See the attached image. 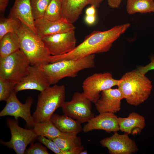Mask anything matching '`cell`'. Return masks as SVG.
Returning <instances> with one entry per match:
<instances>
[{"label": "cell", "instance_id": "18", "mask_svg": "<svg viewBox=\"0 0 154 154\" xmlns=\"http://www.w3.org/2000/svg\"><path fill=\"white\" fill-rule=\"evenodd\" d=\"M8 17L19 19L37 34L30 0H15Z\"/></svg>", "mask_w": 154, "mask_h": 154}, {"label": "cell", "instance_id": "21", "mask_svg": "<svg viewBox=\"0 0 154 154\" xmlns=\"http://www.w3.org/2000/svg\"><path fill=\"white\" fill-rule=\"evenodd\" d=\"M118 123L119 130L128 134L134 128L142 129L146 125L144 117L134 112L130 113L127 117H118Z\"/></svg>", "mask_w": 154, "mask_h": 154}, {"label": "cell", "instance_id": "26", "mask_svg": "<svg viewBox=\"0 0 154 154\" xmlns=\"http://www.w3.org/2000/svg\"><path fill=\"white\" fill-rule=\"evenodd\" d=\"M63 0H51L44 17L51 21H56L62 17Z\"/></svg>", "mask_w": 154, "mask_h": 154}, {"label": "cell", "instance_id": "11", "mask_svg": "<svg viewBox=\"0 0 154 154\" xmlns=\"http://www.w3.org/2000/svg\"><path fill=\"white\" fill-rule=\"evenodd\" d=\"M42 39L52 56L69 53L76 46V39L74 30L50 35Z\"/></svg>", "mask_w": 154, "mask_h": 154}, {"label": "cell", "instance_id": "9", "mask_svg": "<svg viewBox=\"0 0 154 154\" xmlns=\"http://www.w3.org/2000/svg\"><path fill=\"white\" fill-rule=\"evenodd\" d=\"M92 103L83 92H76L70 101L64 102L62 110L64 114L81 123L87 122L95 116L92 111Z\"/></svg>", "mask_w": 154, "mask_h": 154}, {"label": "cell", "instance_id": "28", "mask_svg": "<svg viewBox=\"0 0 154 154\" xmlns=\"http://www.w3.org/2000/svg\"><path fill=\"white\" fill-rule=\"evenodd\" d=\"M16 84L0 77V101L7 100Z\"/></svg>", "mask_w": 154, "mask_h": 154}, {"label": "cell", "instance_id": "36", "mask_svg": "<svg viewBox=\"0 0 154 154\" xmlns=\"http://www.w3.org/2000/svg\"><path fill=\"white\" fill-rule=\"evenodd\" d=\"M88 154V152L86 150H84L82 151H81L80 154Z\"/></svg>", "mask_w": 154, "mask_h": 154}, {"label": "cell", "instance_id": "19", "mask_svg": "<svg viewBox=\"0 0 154 154\" xmlns=\"http://www.w3.org/2000/svg\"><path fill=\"white\" fill-rule=\"evenodd\" d=\"M52 140L61 149L68 154H80L84 149L80 137L76 134L63 132Z\"/></svg>", "mask_w": 154, "mask_h": 154}, {"label": "cell", "instance_id": "16", "mask_svg": "<svg viewBox=\"0 0 154 154\" xmlns=\"http://www.w3.org/2000/svg\"><path fill=\"white\" fill-rule=\"evenodd\" d=\"M122 99L121 93L118 88H110L101 92L100 98L95 104L99 113L107 112L115 113L120 110Z\"/></svg>", "mask_w": 154, "mask_h": 154}, {"label": "cell", "instance_id": "2", "mask_svg": "<svg viewBox=\"0 0 154 154\" xmlns=\"http://www.w3.org/2000/svg\"><path fill=\"white\" fill-rule=\"evenodd\" d=\"M119 80L118 88L129 104L139 105L146 100L151 94V81L136 69L126 73Z\"/></svg>", "mask_w": 154, "mask_h": 154}, {"label": "cell", "instance_id": "6", "mask_svg": "<svg viewBox=\"0 0 154 154\" xmlns=\"http://www.w3.org/2000/svg\"><path fill=\"white\" fill-rule=\"evenodd\" d=\"M31 65L27 56L19 49L0 57V77L16 84L26 75Z\"/></svg>", "mask_w": 154, "mask_h": 154}, {"label": "cell", "instance_id": "29", "mask_svg": "<svg viewBox=\"0 0 154 154\" xmlns=\"http://www.w3.org/2000/svg\"><path fill=\"white\" fill-rule=\"evenodd\" d=\"M37 140L56 154H68L61 149L52 140L43 136H38Z\"/></svg>", "mask_w": 154, "mask_h": 154}, {"label": "cell", "instance_id": "17", "mask_svg": "<svg viewBox=\"0 0 154 154\" xmlns=\"http://www.w3.org/2000/svg\"><path fill=\"white\" fill-rule=\"evenodd\" d=\"M104 0H63L62 17L73 23L79 18L82 10L88 5L99 7Z\"/></svg>", "mask_w": 154, "mask_h": 154}, {"label": "cell", "instance_id": "5", "mask_svg": "<svg viewBox=\"0 0 154 154\" xmlns=\"http://www.w3.org/2000/svg\"><path fill=\"white\" fill-rule=\"evenodd\" d=\"M66 90L63 85L54 84L40 92L32 116L35 123L50 120L55 111L65 102Z\"/></svg>", "mask_w": 154, "mask_h": 154}, {"label": "cell", "instance_id": "3", "mask_svg": "<svg viewBox=\"0 0 154 154\" xmlns=\"http://www.w3.org/2000/svg\"><path fill=\"white\" fill-rule=\"evenodd\" d=\"M20 49L29 60L31 65L39 67L49 62L51 54L42 39L22 23L17 31Z\"/></svg>", "mask_w": 154, "mask_h": 154}, {"label": "cell", "instance_id": "15", "mask_svg": "<svg viewBox=\"0 0 154 154\" xmlns=\"http://www.w3.org/2000/svg\"><path fill=\"white\" fill-rule=\"evenodd\" d=\"M94 130H103L107 133L118 131L119 130L118 117L112 113H99L83 126L82 131L86 133Z\"/></svg>", "mask_w": 154, "mask_h": 154}, {"label": "cell", "instance_id": "10", "mask_svg": "<svg viewBox=\"0 0 154 154\" xmlns=\"http://www.w3.org/2000/svg\"><path fill=\"white\" fill-rule=\"evenodd\" d=\"M33 102V98L30 96L27 98L25 104L22 103L13 91L6 101L5 106L0 112V116H10L16 119L22 118L28 127L33 128L35 123L31 114V109Z\"/></svg>", "mask_w": 154, "mask_h": 154}, {"label": "cell", "instance_id": "32", "mask_svg": "<svg viewBox=\"0 0 154 154\" xmlns=\"http://www.w3.org/2000/svg\"><path fill=\"white\" fill-rule=\"evenodd\" d=\"M122 0H108V4L112 8H117L120 6Z\"/></svg>", "mask_w": 154, "mask_h": 154}, {"label": "cell", "instance_id": "14", "mask_svg": "<svg viewBox=\"0 0 154 154\" xmlns=\"http://www.w3.org/2000/svg\"><path fill=\"white\" fill-rule=\"evenodd\" d=\"M34 25L37 35L42 39L50 35L74 30L75 29L72 23L63 17L53 21L44 17L35 20Z\"/></svg>", "mask_w": 154, "mask_h": 154}, {"label": "cell", "instance_id": "31", "mask_svg": "<svg viewBox=\"0 0 154 154\" xmlns=\"http://www.w3.org/2000/svg\"><path fill=\"white\" fill-rule=\"evenodd\" d=\"M150 59L151 62L149 64L145 66H139L136 69L139 73L145 75L148 71L154 70V56H151Z\"/></svg>", "mask_w": 154, "mask_h": 154}, {"label": "cell", "instance_id": "34", "mask_svg": "<svg viewBox=\"0 0 154 154\" xmlns=\"http://www.w3.org/2000/svg\"><path fill=\"white\" fill-rule=\"evenodd\" d=\"M86 23L88 25H92L94 24L96 21L95 15H86L85 18Z\"/></svg>", "mask_w": 154, "mask_h": 154}, {"label": "cell", "instance_id": "12", "mask_svg": "<svg viewBox=\"0 0 154 154\" xmlns=\"http://www.w3.org/2000/svg\"><path fill=\"white\" fill-rule=\"evenodd\" d=\"M46 73L40 68L31 65L26 75L14 86L16 93L25 90H35L41 92L50 86Z\"/></svg>", "mask_w": 154, "mask_h": 154}, {"label": "cell", "instance_id": "1", "mask_svg": "<svg viewBox=\"0 0 154 154\" xmlns=\"http://www.w3.org/2000/svg\"><path fill=\"white\" fill-rule=\"evenodd\" d=\"M126 23L115 26L105 31H94L86 36L84 41L70 52L63 54L51 55L49 63L75 60L88 56L108 52L114 42L130 27Z\"/></svg>", "mask_w": 154, "mask_h": 154}, {"label": "cell", "instance_id": "33", "mask_svg": "<svg viewBox=\"0 0 154 154\" xmlns=\"http://www.w3.org/2000/svg\"><path fill=\"white\" fill-rule=\"evenodd\" d=\"M10 0H0V12L3 14L8 5Z\"/></svg>", "mask_w": 154, "mask_h": 154}, {"label": "cell", "instance_id": "35", "mask_svg": "<svg viewBox=\"0 0 154 154\" xmlns=\"http://www.w3.org/2000/svg\"><path fill=\"white\" fill-rule=\"evenodd\" d=\"M96 8L93 5L87 8L86 11V15H95Z\"/></svg>", "mask_w": 154, "mask_h": 154}, {"label": "cell", "instance_id": "27", "mask_svg": "<svg viewBox=\"0 0 154 154\" xmlns=\"http://www.w3.org/2000/svg\"><path fill=\"white\" fill-rule=\"evenodd\" d=\"M51 0H30L34 20L44 17Z\"/></svg>", "mask_w": 154, "mask_h": 154}, {"label": "cell", "instance_id": "20", "mask_svg": "<svg viewBox=\"0 0 154 154\" xmlns=\"http://www.w3.org/2000/svg\"><path fill=\"white\" fill-rule=\"evenodd\" d=\"M50 120L61 132L77 134L83 130L81 123L66 115L54 114Z\"/></svg>", "mask_w": 154, "mask_h": 154}, {"label": "cell", "instance_id": "23", "mask_svg": "<svg viewBox=\"0 0 154 154\" xmlns=\"http://www.w3.org/2000/svg\"><path fill=\"white\" fill-rule=\"evenodd\" d=\"M32 129L38 136H43L52 140L61 135L63 133L50 120L35 123Z\"/></svg>", "mask_w": 154, "mask_h": 154}, {"label": "cell", "instance_id": "25", "mask_svg": "<svg viewBox=\"0 0 154 154\" xmlns=\"http://www.w3.org/2000/svg\"><path fill=\"white\" fill-rule=\"evenodd\" d=\"M21 23V21L17 19L1 17L0 20V39L8 33H16Z\"/></svg>", "mask_w": 154, "mask_h": 154}, {"label": "cell", "instance_id": "4", "mask_svg": "<svg viewBox=\"0 0 154 154\" xmlns=\"http://www.w3.org/2000/svg\"><path fill=\"white\" fill-rule=\"evenodd\" d=\"M95 55L92 54L75 60H62L50 63L39 67L46 74L50 84L54 85L64 78H74L83 70L93 68Z\"/></svg>", "mask_w": 154, "mask_h": 154}, {"label": "cell", "instance_id": "8", "mask_svg": "<svg viewBox=\"0 0 154 154\" xmlns=\"http://www.w3.org/2000/svg\"><path fill=\"white\" fill-rule=\"evenodd\" d=\"M7 123L11 132V138L8 141L0 140L1 144L12 149L17 154H25L28 145L34 142L38 136L32 129L20 127L18 119L8 118Z\"/></svg>", "mask_w": 154, "mask_h": 154}, {"label": "cell", "instance_id": "22", "mask_svg": "<svg viewBox=\"0 0 154 154\" xmlns=\"http://www.w3.org/2000/svg\"><path fill=\"white\" fill-rule=\"evenodd\" d=\"M20 48L19 38L16 33H8L0 39V57L7 56Z\"/></svg>", "mask_w": 154, "mask_h": 154}, {"label": "cell", "instance_id": "7", "mask_svg": "<svg viewBox=\"0 0 154 154\" xmlns=\"http://www.w3.org/2000/svg\"><path fill=\"white\" fill-rule=\"evenodd\" d=\"M120 80L114 78L109 72L95 73L88 76L83 81L82 88L85 96L92 102L96 103L103 91L117 86Z\"/></svg>", "mask_w": 154, "mask_h": 154}, {"label": "cell", "instance_id": "24", "mask_svg": "<svg viewBox=\"0 0 154 154\" xmlns=\"http://www.w3.org/2000/svg\"><path fill=\"white\" fill-rule=\"evenodd\" d=\"M126 11L130 15L154 13L153 0H127Z\"/></svg>", "mask_w": 154, "mask_h": 154}, {"label": "cell", "instance_id": "13", "mask_svg": "<svg viewBox=\"0 0 154 154\" xmlns=\"http://www.w3.org/2000/svg\"><path fill=\"white\" fill-rule=\"evenodd\" d=\"M100 143L111 154H133L138 150L135 142L126 133L120 134L114 132L111 136L102 139Z\"/></svg>", "mask_w": 154, "mask_h": 154}, {"label": "cell", "instance_id": "30", "mask_svg": "<svg viewBox=\"0 0 154 154\" xmlns=\"http://www.w3.org/2000/svg\"><path fill=\"white\" fill-rule=\"evenodd\" d=\"M26 154H49L46 148L39 143L33 142L25 151Z\"/></svg>", "mask_w": 154, "mask_h": 154}]
</instances>
